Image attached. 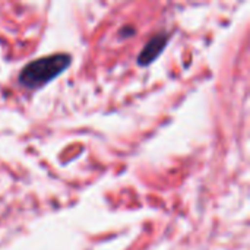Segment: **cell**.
I'll return each mask as SVG.
<instances>
[{"label":"cell","mask_w":250,"mask_h":250,"mask_svg":"<svg viewBox=\"0 0 250 250\" xmlns=\"http://www.w3.org/2000/svg\"><path fill=\"white\" fill-rule=\"evenodd\" d=\"M72 64V56L66 53H57L35 59L23 66L18 76L21 86L26 89H38L60 76Z\"/></svg>","instance_id":"obj_1"},{"label":"cell","mask_w":250,"mask_h":250,"mask_svg":"<svg viewBox=\"0 0 250 250\" xmlns=\"http://www.w3.org/2000/svg\"><path fill=\"white\" fill-rule=\"evenodd\" d=\"M168 40H170V35L167 32L155 34L141 50V53L138 56V64L139 66H149L151 63H154L161 56V53L166 50Z\"/></svg>","instance_id":"obj_2"},{"label":"cell","mask_w":250,"mask_h":250,"mask_svg":"<svg viewBox=\"0 0 250 250\" xmlns=\"http://www.w3.org/2000/svg\"><path fill=\"white\" fill-rule=\"evenodd\" d=\"M135 34V28L133 26H123L120 31V35H123V38H129Z\"/></svg>","instance_id":"obj_3"}]
</instances>
